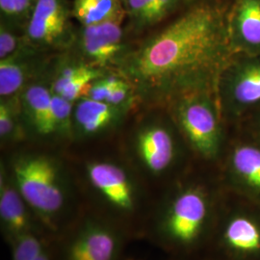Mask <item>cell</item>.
I'll use <instances>...</instances> for the list:
<instances>
[{
  "label": "cell",
  "mask_w": 260,
  "mask_h": 260,
  "mask_svg": "<svg viewBox=\"0 0 260 260\" xmlns=\"http://www.w3.org/2000/svg\"><path fill=\"white\" fill-rule=\"evenodd\" d=\"M36 3L37 0H0V10L10 19H29Z\"/></svg>",
  "instance_id": "cell-23"
},
{
  "label": "cell",
  "mask_w": 260,
  "mask_h": 260,
  "mask_svg": "<svg viewBox=\"0 0 260 260\" xmlns=\"http://www.w3.org/2000/svg\"><path fill=\"white\" fill-rule=\"evenodd\" d=\"M21 104L33 133L41 139L55 138L51 90L40 84L30 85L22 93Z\"/></svg>",
  "instance_id": "cell-14"
},
{
  "label": "cell",
  "mask_w": 260,
  "mask_h": 260,
  "mask_svg": "<svg viewBox=\"0 0 260 260\" xmlns=\"http://www.w3.org/2000/svg\"><path fill=\"white\" fill-rule=\"evenodd\" d=\"M121 1L122 3H125V1H126V0H121Z\"/></svg>",
  "instance_id": "cell-29"
},
{
  "label": "cell",
  "mask_w": 260,
  "mask_h": 260,
  "mask_svg": "<svg viewBox=\"0 0 260 260\" xmlns=\"http://www.w3.org/2000/svg\"><path fill=\"white\" fill-rule=\"evenodd\" d=\"M210 215L209 198L200 186L156 197L145 239L165 249H189L201 240Z\"/></svg>",
  "instance_id": "cell-4"
},
{
  "label": "cell",
  "mask_w": 260,
  "mask_h": 260,
  "mask_svg": "<svg viewBox=\"0 0 260 260\" xmlns=\"http://www.w3.org/2000/svg\"><path fill=\"white\" fill-rule=\"evenodd\" d=\"M52 121L55 139L74 140V103L53 93Z\"/></svg>",
  "instance_id": "cell-20"
},
{
  "label": "cell",
  "mask_w": 260,
  "mask_h": 260,
  "mask_svg": "<svg viewBox=\"0 0 260 260\" xmlns=\"http://www.w3.org/2000/svg\"><path fill=\"white\" fill-rule=\"evenodd\" d=\"M0 232L9 246L28 234H37L52 240L45 225L20 194L2 161L0 167Z\"/></svg>",
  "instance_id": "cell-8"
},
{
  "label": "cell",
  "mask_w": 260,
  "mask_h": 260,
  "mask_svg": "<svg viewBox=\"0 0 260 260\" xmlns=\"http://www.w3.org/2000/svg\"><path fill=\"white\" fill-rule=\"evenodd\" d=\"M232 163L234 171L249 184L260 190V149L241 146L233 151Z\"/></svg>",
  "instance_id": "cell-19"
},
{
  "label": "cell",
  "mask_w": 260,
  "mask_h": 260,
  "mask_svg": "<svg viewBox=\"0 0 260 260\" xmlns=\"http://www.w3.org/2000/svg\"><path fill=\"white\" fill-rule=\"evenodd\" d=\"M130 241L119 228L84 207L50 247L54 260H121Z\"/></svg>",
  "instance_id": "cell-5"
},
{
  "label": "cell",
  "mask_w": 260,
  "mask_h": 260,
  "mask_svg": "<svg viewBox=\"0 0 260 260\" xmlns=\"http://www.w3.org/2000/svg\"><path fill=\"white\" fill-rule=\"evenodd\" d=\"M69 13L63 0H37L27 24L28 39L40 46H52L65 36Z\"/></svg>",
  "instance_id": "cell-12"
},
{
  "label": "cell",
  "mask_w": 260,
  "mask_h": 260,
  "mask_svg": "<svg viewBox=\"0 0 260 260\" xmlns=\"http://www.w3.org/2000/svg\"><path fill=\"white\" fill-rule=\"evenodd\" d=\"M218 96L194 93L172 104L175 119L191 148L205 159H214L221 147Z\"/></svg>",
  "instance_id": "cell-6"
},
{
  "label": "cell",
  "mask_w": 260,
  "mask_h": 260,
  "mask_svg": "<svg viewBox=\"0 0 260 260\" xmlns=\"http://www.w3.org/2000/svg\"><path fill=\"white\" fill-rule=\"evenodd\" d=\"M126 11L137 27L152 25L150 0H126Z\"/></svg>",
  "instance_id": "cell-24"
},
{
  "label": "cell",
  "mask_w": 260,
  "mask_h": 260,
  "mask_svg": "<svg viewBox=\"0 0 260 260\" xmlns=\"http://www.w3.org/2000/svg\"><path fill=\"white\" fill-rule=\"evenodd\" d=\"M19 40L11 30L1 24L0 28V60L15 54L19 50Z\"/></svg>",
  "instance_id": "cell-26"
},
{
  "label": "cell",
  "mask_w": 260,
  "mask_h": 260,
  "mask_svg": "<svg viewBox=\"0 0 260 260\" xmlns=\"http://www.w3.org/2000/svg\"><path fill=\"white\" fill-rule=\"evenodd\" d=\"M35 260H54L53 259V255H52L50 243L47 245V247L45 248V250L42 251V253Z\"/></svg>",
  "instance_id": "cell-28"
},
{
  "label": "cell",
  "mask_w": 260,
  "mask_h": 260,
  "mask_svg": "<svg viewBox=\"0 0 260 260\" xmlns=\"http://www.w3.org/2000/svg\"><path fill=\"white\" fill-rule=\"evenodd\" d=\"M234 51L229 19L219 6L202 3L125 51L116 67L149 106L172 105L194 93L219 99V83Z\"/></svg>",
  "instance_id": "cell-1"
},
{
  "label": "cell",
  "mask_w": 260,
  "mask_h": 260,
  "mask_svg": "<svg viewBox=\"0 0 260 260\" xmlns=\"http://www.w3.org/2000/svg\"><path fill=\"white\" fill-rule=\"evenodd\" d=\"M93 68L89 64L66 66L57 74L51 85V92L53 94L60 95L66 88L81 76L90 73Z\"/></svg>",
  "instance_id": "cell-22"
},
{
  "label": "cell",
  "mask_w": 260,
  "mask_h": 260,
  "mask_svg": "<svg viewBox=\"0 0 260 260\" xmlns=\"http://www.w3.org/2000/svg\"><path fill=\"white\" fill-rule=\"evenodd\" d=\"M228 19L234 51L260 56V0H236Z\"/></svg>",
  "instance_id": "cell-13"
},
{
  "label": "cell",
  "mask_w": 260,
  "mask_h": 260,
  "mask_svg": "<svg viewBox=\"0 0 260 260\" xmlns=\"http://www.w3.org/2000/svg\"><path fill=\"white\" fill-rule=\"evenodd\" d=\"M224 241L234 250L251 252L260 250V231L251 220L238 217L233 219L223 233Z\"/></svg>",
  "instance_id": "cell-17"
},
{
  "label": "cell",
  "mask_w": 260,
  "mask_h": 260,
  "mask_svg": "<svg viewBox=\"0 0 260 260\" xmlns=\"http://www.w3.org/2000/svg\"><path fill=\"white\" fill-rule=\"evenodd\" d=\"M133 96H135V94L132 87L126 80L122 79L121 83L112 89L111 93L109 94L106 103L118 107L128 109L129 104L133 100Z\"/></svg>",
  "instance_id": "cell-25"
},
{
  "label": "cell",
  "mask_w": 260,
  "mask_h": 260,
  "mask_svg": "<svg viewBox=\"0 0 260 260\" xmlns=\"http://www.w3.org/2000/svg\"><path fill=\"white\" fill-rule=\"evenodd\" d=\"M2 162L52 239L83 211L77 181L59 156L45 151L19 150Z\"/></svg>",
  "instance_id": "cell-3"
},
{
  "label": "cell",
  "mask_w": 260,
  "mask_h": 260,
  "mask_svg": "<svg viewBox=\"0 0 260 260\" xmlns=\"http://www.w3.org/2000/svg\"><path fill=\"white\" fill-rule=\"evenodd\" d=\"M126 260H135V259H126Z\"/></svg>",
  "instance_id": "cell-30"
},
{
  "label": "cell",
  "mask_w": 260,
  "mask_h": 260,
  "mask_svg": "<svg viewBox=\"0 0 260 260\" xmlns=\"http://www.w3.org/2000/svg\"><path fill=\"white\" fill-rule=\"evenodd\" d=\"M179 0H150L152 24L157 23L172 13L178 4Z\"/></svg>",
  "instance_id": "cell-27"
},
{
  "label": "cell",
  "mask_w": 260,
  "mask_h": 260,
  "mask_svg": "<svg viewBox=\"0 0 260 260\" xmlns=\"http://www.w3.org/2000/svg\"><path fill=\"white\" fill-rule=\"evenodd\" d=\"M125 12L121 0H75L73 7V16L82 26L122 20Z\"/></svg>",
  "instance_id": "cell-15"
},
{
  "label": "cell",
  "mask_w": 260,
  "mask_h": 260,
  "mask_svg": "<svg viewBox=\"0 0 260 260\" xmlns=\"http://www.w3.org/2000/svg\"><path fill=\"white\" fill-rule=\"evenodd\" d=\"M19 119V108L15 96L1 99L0 139L2 145H16L27 138L26 131Z\"/></svg>",
  "instance_id": "cell-18"
},
{
  "label": "cell",
  "mask_w": 260,
  "mask_h": 260,
  "mask_svg": "<svg viewBox=\"0 0 260 260\" xmlns=\"http://www.w3.org/2000/svg\"><path fill=\"white\" fill-rule=\"evenodd\" d=\"M121 21L110 20L83 26L79 35V47L89 65L95 68L117 65L125 53Z\"/></svg>",
  "instance_id": "cell-10"
},
{
  "label": "cell",
  "mask_w": 260,
  "mask_h": 260,
  "mask_svg": "<svg viewBox=\"0 0 260 260\" xmlns=\"http://www.w3.org/2000/svg\"><path fill=\"white\" fill-rule=\"evenodd\" d=\"M50 241L37 234L22 236L10 245L12 260H35Z\"/></svg>",
  "instance_id": "cell-21"
},
{
  "label": "cell",
  "mask_w": 260,
  "mask_h": 260,
  "mask_svg": "<svg viewBox=\"0 0 260 260\" xmlns=\"http://www.w3.org/2000/svg\"><path fill=\"white\" fill-rule=\"evenodd\" d=\"M128 109L81 98L74 110V139H91L116 127Z\"/></svg>",
  "instance_id": "cell-11"
},
{
  "label": "cell",
  "mask_w": 260,
  "mask_h": 260,
  "mask_svg": "<svg viewBox=\"0 0 260 260\" xmlns=\"http://www.w3.org/2000/svg\"><path fill=\"white\" fill-rule=\"evenodd\" d=\"M259 121H260V120H259Z\"/></svg>",
  "instance_id": "cell-31"
},
{
  "label": "cell",
  "mask_w": 260,
  "mask_h": 260,
  "mask_svg": "<svg viewBox=\"0 0 260 260\" xmlns=\"http://www.w3.org/2000/svg\"><path fill=\"white\" fill-rule=\"evenodd\" d=\"M30 73V63L20 51L0 60L1 99L15 96L23 88Z\"/></svg>",
  "instance_id": "cell-16"
},
{
  "label": "cell",
  "mask_w": 260,
  "mask_h": 260,
  "mask_svg": "<svg viewBox=\"0 0 260 260\" xmlns=\"http://www.w3.org/2000/svg\"><path fill=\"white\" fill-rule=\"evenodd\" d=\"M130 153L140 175L158 179L167 175L177 158V142L163 125L140 128L130 143Z\"/></svg>",
  "instance_id": "cell-7"
},
{
  "label": "cell",
  "mask_w": 260,
  "mask_h": 260,
  "mask_svg": "<svg viewBox=\"0 0 260 260\" xmlns=\"http://www.w3.org/2000/svg\"><path fill=\"white\" fill-rule=\"evenodd\" d=\"M219 102L233 114L260 103V56L230 63L220 79Z\"/></svg>",
  "instance_id": "cell-9"
},
{
  "label": "cell",
  "mask_w": 260,
  "mask_h": 260,
  "mask_svg": "<svg viewBox=\"0 0 260 260\" xmlns=\"http://www.w3.org/2000/svg\"><path fill=\"white\" fill-rule=\"evenodd\" d=\"M131 167L107 158L87 159L83 183H77L84 207L119 228L131 241L145 239L156 197Z\"/></svg>",
  "instance_id": "cell-2"
}]
</instances>
